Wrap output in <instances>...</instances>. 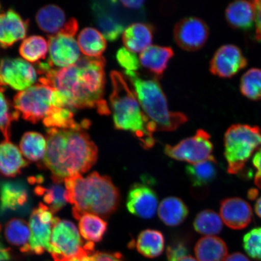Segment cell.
Returning <instances> with one entry per match:
<instances>
[{
  "label": "cell",
  "instance_id": "obj_1",
  "mask_svg": "<svg viewBox=\"0 0 261 261\" xmlns=\"http://www.w3.org/2000/svg\"><path fill=\"white\" fill-rule=\"evenodd\" d=\"M106 61L99 57H81L69 67L54 68L50 64L38 63L40 83L57 90L63 96L70 109H95L101 115L110 110L104 99Z\"/></svg>",
  "mask_w": 261,
  "mask_h": 261
},
{
  "label": "cell",
  "instance_id": "obj_2",
  "mask_svg": "<svg viewBox=\"0 0 261 261\" xmlns=\"http://www.w3.org/2000/svg\"><path fill=\"white\" fill-rule=\"evenodd\" d=\"M84 129H47L44 163L54 182L89 171L97 162V146Z\"/></svg>",
  "mask_w": 261,
  "mask_h": 261
},
{
  "label": "cell",
  "instance_id": "obj_3",
  "mask_svg": "<svg viewBox=\"0 0 261 261\" xmlns=\"http://www.w3.org/2000/svg\"><path fill=\"white\" fill-rule=\"evenodd\" d=\"M64 181L67 203L73 205V215L78 220L86 214L107 218L119 206V189L108 176L94 172L86 177L77 175Z\"/></svg>",
  "mask_w": 261,
  "mask_h": 261
},
{
  "label": "cell",
  "instance_id": "obj_4",
  "mask_svg": "<svg viewBox=\"0 0 261 261\" xmlns=\"http://www.w3.org/2000/svg\"><path fill=\"white\" fill-rule=\"evenodd\" d=\"M112 93L110 97L114 128L129 132L145 149L155 145L156 127L143 112L135 91L129 88L123 74L118 71L110 73Z\"/></svg>",
  "mask_w": 261,
  "mask_h": 261
},
{
  "label": "cell",
  "instance_id": "obj_5",
  "mask_svg": "<svg viewBox=\"0 0 261 261\" xmlns=\"http://www.w3.org/2000/svg\"><path fill=\"white\" fill-rule=\"evenodd\" d=\"M143 112L159 132H174L188 120L184 113L169 110L168 101L156 79H144L136 71H125Z\"/></svg>",
  "mask_w": 261,
  "mask_h": 261
},
{
  "label": "cell",
  "instance_id": "obj_6",
  "mask_svg": "<svg viewBox=\"0 0 261 261\" xmlns=\"http://www.w3.org/2000/svg\"><path fill=\"white\" fill-rule=\"evenodd\" d=\"M261 147V130L257 126L237 123L224 135V156L227 171L237 174L242 171L253 152Z\"/></svg>",
  "mask_w": 261,
  "mask_h": 261
},
{
  "label": "cell",
  "instance_id": "obj_7",
  "mask_svg": "<svg viewBox=\"0 0 261 261\" xmlns=\"http://www.w3.org/2000/svg\"><path fill=\"white\" fill-rule=\"evenodd\" d=\"M13 106L27 121L36 123L50 115L58 106L56 90L44 84L34 85L16 94Z\"/></svg>",
  "mask_w": 261,
  "mask_h": 261
},
{
  "label": "cell",
  "instance_id": "obj_8",
  "mask_svg": "<svg viewBox=\"0 0 261 261\" xmlns=\"http://www.w3.org/2000/svg\"><path fill=\"white\" fill-rule=\"evenodd\" d=\"M50 253L55 261H71L94 249L93 243L84 244L80 231L70 221L55 217L51 237Z\"/></svg>",
  "mask_w": 261,
  "mask_h": 261
},
{
  "label": "cell",
  "instance_id": "obj_9",
  "mask_svg": "<svg viewBox=\"0 0 261 261\" xmlns=\"http://www.w3.org/2000/svg\"><path fill=\"white\" fill-rule=\"evenodd\" d=\"M213 148L210 134L198 129L194 136L181 140L177 145H166L165 153L171 159L195 164L214 156Z\"/></svg>",
  "mask_w": 261,
  "mask_h": 261
},
{
  "label": "cell",
  "instance_id": "obj_10",
  "mask_svg": "<svg viewBox=\"0 0 261 261\" xmlns=\"http://www.w3.org/2000/svg\"><path fill=\"white\" fill-rule=\"evenodd\" d=\"M37 71L23 59L5 58L0 60V87L23 91L34 86Z\"/></svg>",
  "mask_w": 261,
  "mask_h": 261
},
{
  "label": "cell",
  "instance_id": "obj_11",
  "mask_svg": "<svg viewBox=\"0 0 261 261\" xmlns=\"http://www.w3.org/2000/svg\"><path fill=\"white\" fill-rule=\"evenodd\" d=\"M46 205L40 203L32 212L29 220L31 237L29 246L30 252L41 254L51 249V237L55 217Z\"/></svg>",
  "mask_w": 261,
  "mask_h": 261
},
{
  "label": "cell",
  "instance_id": "obj_12",
  "mask_svg": "<svg viewBox=\"0 0 261 261\" xmlns=\"http://www.w3.org/2000/svg\"><path fill=\"white\" fill-rule=\"evenodd\" d=\"M210 29L201 19L189 16L181 19L175 24L174 40L182 50L194 51L204 46L206 42Z\"/></svg>",
  "mask_w": 261,
  "mask_h": 261
},
{
  "label": "cell",
  "instance_id": "obj_13",
  "mask_svg": "<svg viewBox=\"0 0 261 261\" xmlns=\"http://www.w3.org/2000/svg\"><path fill=\"white\" fill-rule=\"evenodd\" d=\"M74 37L63 31L49 36L48 62L52 67H69L80 60L81 50Z\"/></svg>",
  "mask_w": 261,
  "mask_h": 261
},
{
  "label": "cell",
  "instance_id": "obj_14",
  "mask_svg": "<svg viewBox=\"0 0 261 261\" xmlns=\"http://www.w3.org/2000/svg\"><path fill=\"white\" fill-rule=\"evenodd\" d=\"M247 64V58L239 47L225 44L215 52L211 61L210 71L215 76L229 78L243 69Z\"/></svg>",
  "mask_w": 261,
  "mask_h": 261
},
{
  "label": "cell",
  "instance_id": "obj_15",
  "mask_svg": "<svg viewBox=\"0 0 261 261\" xmlns=\"http://www.w3.org/2000/svg\"><path fill=\"white\" fill-rule=\"evenodd\" d=\"M126 205L130 214L143 219H150L158 210V195L148 185L137 182L129 189Z\"/></svg>",
  "mask_w": 261,
  "mask_h": 261
},
{
  "label": "cell",
  "instance_id": "obj_16",
  "mask_svg": "<svg viewBox=\"0 0 261 261\" xmlns=\"http://www.w3.org/2000/svg\"><path fill=\"white\" fill-rule=\"evenodd\" d=\"M116 2H94L91 5L97 27L107 40H117L125 29L116 15Z\"/></svg>",
  "mask_w": 261,
  "mask_h": 261
},
{
  "label": "cell",
  "instance_id": "obj_17",
  "mask_svg": "<svg viewBox=\"0 0 261 261\" xmlns=\"http://www.w3.org/2000/svg\"><path fill=\"white\" fill-rule=\"evenodd\" d=\"M28 21L15 10H5L0 4V46L7 48L25 38Z\"/></svg>",
  "mask_w": 261,
  "mask_h": 261
},
{
  "label": "cell",
  "instance_id": "obj_18",
  "mask_svg": "<svg viewBox=\"0 0 261 261\" xmlns=\"http://www.w3.org/2000/svg\"><path fill=\"white\" fill-rule=\"evenodd\" d=\"M220 212L225 224L234 230L246 228L253 218L252 207L240 198H226L222 201Z\"/></svg>",
  "mask_w": 261,
  "mask_h": 261
},
{
  "label": "cell",
  "instance_id": "obj_19",
  "mask_svg": "<svg viewBox=\"0 0 261 261\" xmlns=\"http://www.w3.org/2000/svg\"><path fill=\"white\" fill-rule=\"evenodd\" d=\"M225 16L227 23L233 29L248 30L252 28L256 19L254 1L231 2L226 9Z\"/></svg>",
  "mask_w": 261,
  "mask_h": 261
},
{
  "label": "cell",
  "instance_id": "obj_20",
  "mask_svg": "<svg viewBox=\"0 0 261 261\" xmlns=\"http://www.w3.org/2000/svg\"><path fill=\"white\" fill-rule=\"evenodd\" d=\"M153 40L151 25L136 22L128 26L122 34L124 46L133 53H141L148 48Z\"/></svg>",
  "mask_w": 261,
  "mask_h": 261
},
{
  "label": "cell",
  "instance_id": "obj_21",
  "mask_svg": "<svg viewBox=\"0 0 261 261\" xmlns=\"http://www.w3.org/2000/svg\"><path fill=\"white\" fill-rule=\"evenodd\" d=\"M21 150L11 141L0 143V174L8 177H15L22 169L28 165Z\"/></svg>",
  "mask_w": 261,
  "mask_h": 261
},
{
  "label": "cell",
  "instance_id": "obj_22",
  "mask_svg": "<svg viewBox=\"0 0 261 261\" xmlns=\"http://www.w3.org/2000/svg\"><path fill=\"white\" fill-rule=\"evenodd\" d=\"M29 195L24 185L6 181L0 185V213L15 211L27 203Z\"/></svg>",
  "mask_w": 261,
  "mask_h": 261
},
{
  "label": "cell",
  "instance_id": "obj_23",
  "mask_svg": "<svg viewBox=\"0 0 261 261\" xmlns=\"http://www.w3.org/2000/svg\"><path fill=\"white\" fill-rule=\"evenodd\" d=\"M174 56L172 48L151 45L139 55L140 64L156 76L164 73L168 62Z\"/></svg>",
  "mask_w": 261,
  "mask_h": 261
},
{
  "label": "cell",
  "instance_id": "obj_24",
  "mask_svg": "<svg viewBox=\"0 0 261 261\" xmlns=\"http://www.w3.org/2000/svg\"><path fill=\"white\" fill-rule=\"evenodd\" d=\"M194 251L198 261H225L228 253L224 241L215 236L201 238L196 244Z\"/></svg>",
  "mask_w": 261,
  "mask_h": 261
},
{
  "label": "cell",
  "instance_id": "obj_25",
  "mask_svg": "<svg viewBox=\"0 0 261 261\" xmlns=\"http://www.w3.org/2000/svg\"><path fill=\"white\" fill-rule=\"evenodd\" d=\"M186 172L193 188L207 187L216 178L218 163L214 156L206 161L186 166Z\"/></svg>",
  "mask_w": 261,
  "mask_h": 261
},
{
  "label": "cell",
  "instance_id": "obj_26",
  "mask_svg": "<svg viewBox=\"0 0 261 261\" xmlns=\"http://www.w3.org/2000/svg\"><path fill=\"white\" fill-rule=\"evenodd\" d=\"M36 21L39 28L49 36L58 34L67 22L63 10L55 5H45L40 9L36 15Z\"/></svg>",
  "mask_w": 261,
  "mask_h": 261
},
{
  "label": "cell",
  "instance_id": "obj_27",
  "mask_svg": "<svg viewBox=\"0 0 261 261\" xmlns=\"http://www.w3.org/2000/svg\"><path fill=\"white\" fill-rule=\"evenodd\" d=\"M160 219L166 226L175 227L181 224L189 214L188 208L180 198L170 197L163 199L158 207Z\"/></svg>",
  "mask_w": 261,
  "mask_h": 261
},
{
  "label": "cell",
  "instance_id": "obj_28",
  "mask_svg": "<svg viewBox=\"0 0 261 261\" xmlns=\"http://www.w3.org/2000/svg\"><path fill=\"white\" fill-rule=\"evenodd\" d=\"M80 50L85 56L99 57L106 50L107 41L99 31L93 28L82 30L77 37Z\"/></svg>",
  "mask_w": 261,
  "mask_h": 261
},
{
  "label": "cell",
  "instance_id": "obj_29",
  "mask_svg": "<svg viewBox=\"0 0 261 261\" xmlns=\"http://www.w3.org/2000/svg\"><path fill=\"white\" fill-rule=\"evenodd\" d=\"M5 234L6 240L13 246L20 247L22 252H30L31 230L27 222L21 218H13L6 224Z\"/></svg>",
  "mask_w": 261,
  "mask_h": 261
},
{
  "label": "cell",
  "instance_id": "obj_30",
  "mask_svg": "<svg viewBox=\"0 0 261 261\" xmlns=\"http://www.w3.org/2000/svg\"><path fill=\"white\" fill-rule=\"evenodd\" d=\"M136 246L137 250L143 256L149 258H154L161 255L164 250V237L158 230H143L139 234Z\"/></svg>",
  "mask_w": 261,
  "mask_h": 261
},
{
  "label": "cell",
  "instance_id": "obj_31",
  "mask_svg": "<svg viewBox=\"0 0 261 261\" xmlns=\"http://www.w3.org/2000/svg\"><path fill=\"white\" fill-rule=\"evenodd\" d=\"M79 221L80 232L84 239L93 243L102 240L107 230V223L103 218L96 215L86 214Z\"/></svg>",
  "mask_w": 261,
  "mask_h": 261
},
{
  "label": "cell",
  "instance_id": "obj_32",
  "mask_svg": "<svg viewBox=\"0 0 261 261\" xmlns=\"http://www.w3.org/2000/svg\"><path fill=\"white\" fill-rule=\"evenodd\" d=\"M22 154L31 161L44 159L47 150V140L37 132L25 133L19 143Z\"/></svg>",
  "mask_w": 261,
  "mask_h": 261
},
{
  "label": "cell",
  "instance_id": "obj_33",
  "mask_svg": "<svg viewBox=\"0 0 261 261\" xmlns=\"http://www.w3.org/2000/svg\"><path fill=\"white\" fill-rule=\"evenodd\" d=\"M48 49V42L44 37L32 35L22 41L19 51L25 61L34 63L45 59Z\"/></svg>",
  "mask_w": 261,
  "mask_h": 261
},
{
  "label": "cell",
  "instance_id": "obj_34",
  "mask_svg": "<svg viewBox=\"0 0 261 261\" xmlns=\"http://www.w3.org/2000/svg\"><path fill=\"white\" fill-rule=\"evenodd\" d=\"M194 227L198 233L205 236H214L223 229V220L217 212L205 210L199 213L194 221Z\"/></svg>",
  "mask_w": 261,
  "mask_h": 261
},
{
  "label": "cell",
  "instance_id": "obj_35",
  "mask_svg": "<svg viewBox=\"0 0 261 261\" xmlns=\"http://www.w3.org/2000/svg\"><path fill=\"white\" fill-rule=\"evenodd\" d=\"M5 90L4 88L0 87V132L4 136L6 141H10L12 123L18 120L20 115L15 109L13 103L6 97Z\"/></svg>",
  "mask_w": 261,
  "mask_h": 261
},
{
  "label": "cell",
  "instance_id": "obj_36",
  "mask_svg": "<svg viewBox=\"0 0 261 261\" xmlns=\"http://www.w3.org/2000/svg\"><path fill=\"white\" fill-rule=\"evenodd\" d=\"M241 93L250 100H261V69L253 68L246 71L240 82Z\"/></svg>",
  "mask_w": 261,
  "mask_h": 261
},
{
  "label": "cell",
  "instance_id": "obj_37",
  "mask_svg": "<svg viewBox=\"0 0 261 261\" xmlns=\"http://www.w3.org/2000/svg\"><path fill=\"white\" fill-rule=\"evenodd\" d=\"M44 202L50 205L52 213H57L67 203L66 190L59 182H55L47 189L44 188Z\"/></svg>",
  "mask_w": 261,
  "mask_h": 261
},
{
  "label": "cell",
  "instance_id": "obj_38",
  "mask_svg": "<svg viewBox=\"0 0 261 261\" xmlns=\"http://www.w3.org/2000/svg\"><path fill=\"white\" fill-rule=\"evenodd\" d=\"M243 246L250 257L261 260V227L253 228L244 236Z\"/></svg>",
  "mask_w": 261,
  "mask_h": 261
},
{
  "label": "cell",
  "instance_id": "obj_39",
  "mask_svg": "<svg viewBox=\"0 0 261 261\" xmlns=\"http://www.w3.org/2000/svg\"><path fill=\"white\" fill-rule=\"evenodd\" d=\"M116 59L120 66L125 71H136L140 67L139 58L135 53L125 47L120 48L117 52Z\"/></svg>",
  "mask_w": 261,
  "mask_h": 261
},
{
  "label": "cell",
  "instance_id": "obj_40",
  "mask_svg": "<svg viewBox=\"0 0 261 261\" xmlns=\"http://www.w3.org/2000/svg\"><path fill=\"white\" fill-rule=\"evenodd\" d=\"M71 261H125L119 253L95 252L94 250L88 251L83 255Z\"/></svg>",
  "mask_w": 261,
  "mask_h": 261
},
{
  "label": "cell",
  "instance_id": "obj_41",
  "mask_svg": "<svg viewBox=\"0 0 261 261\" xmlns=\"http://www.w3.org/2000/svg\"><path fill=\"white\" fill-rule=\"evenodd\" d=\"M188 249L184 243H173L168 247L167 254L169 261H179L184 257L188 256Z\"/></svg>",
  "mask_w": 261,
  "mask_h": 261
},
{
  "label": "cell",
  "instance_id": "obj_42",
  "mask_svg": "<svg viewBox=\"0 0 261 261\" xmlns=\"http://www.w3.org/2000/svg\"><path fill=\"white\" fill-rule=\"evenodd\" d=\"M253 164L257 169L254 182L257 187L261 189V147L253 156Z\"/></svg>",
  "mask_w": 261,
  "mask_h": 261
},
{
  "label": "cell",
  "instance_id": "obj_43",
  "mask_svg": "<svg viewBox=\"0 0 261 261\" xmlns=\"http://www.w3.org/2000/svg\"><path fill=\"white\" fill-rule=\"evenodd\" d=\"M256 6V40L261 42V0L254 1Z\"/></svg>",
  "mask_w": 261,
  "mask_h": 261
},
{
  "label": "cell",
  "instance_id": "obj_44",
  "mask_svg": "<svg viewBox=\"0 0 261 261\" xmlns=\"http://www.w3.org/2000/svg\"><path fill=\"white\" fill-rule=\"evenodd\" d=\"M120 4L123 6V7L129 9H139L142 8L144 5L145 1L143 0H136V1H120Z\"/></svg>",
  "mask_w": 261,
  "mask_h": 261
},
{
  "label": "cell",
  "instance_id": "obj_45",
  "mask_svg": "<svg viewBox=\"0 0 261 261\" xmlns=\"http://www.w3.org/2000/svg\"><path fill=\"white\" fill-rule=\"evenodd\" d=\"M225 261H250L248 257L243 253L239 252L234 253L230 254L227 257Z\"/></svg>",
  "mask_w": 261,
  "mask_h": 261
},
{
  "label": "cell",
  "instance_id": "obj_46",
  "mask_svg": "<svg viewBox=\"0 0 261 261\" xmlns=\"http://www.w3.org/2000/svg\"><path fill=\"white\" fill-rule=\"evenodd\" d=\"M11 257V253H10V249H6L0 244V261H6L10 259Z\"/></svg>",
  "mask_w": 261,
  "mask_h": 261
},
{
  "label": "cell",
  "instance_id": "obj_47",
  "mask_svg": "<svg viewBox=\"0 0 261 261\" xmlns=\"http://www.w3.org/2000/svg\"><path fill=\"white\" fill-rule=\"evenodd\" d=\"M255 212L257 216L261 218V197L257 200L255 204Z\"/></svg>",
  "mask_w": 261,
  "mask_h": 261
},
{
  "label": "cell",
  "instance_id": "obj_48",
  "mask_svg": "<svg viewBox=\"0 0 261 261\" xmlns=\"http://www.w3.org/2000/svg\"><path fill=\"white\" fill-rule=\"evenodd\" d=\"M257 195H258V192H257L256 189H251L249 192V194H248V197L251 200H254V198L257 197Z\"/></svg>",
  "mask_w": 261,
  "mask_h": 261
},
{
  "label": "cell",
  "instance_id": "obj_49",
  "mask_svg": "<svg viewBox=\"0 0 261 261\" xmlns=\"http://www.w3.org/2000/svg\"><path fill=\"white\" fill-rule=\"evenodd\" d=\"M179 261H198L197 259H195L194 257H192L191 256H187L184 258L181 259Z\"/></svg>",
  "mask_w": 261,
  "mask_h": 261
},
{
  "label": "cell",
  "instance_id": "obj_50",
  "mask_svg": "<svg viewBox=\"0 0 261 261\" xmlns=\"http://www.w3.org/2000/svg\"><path fill=\"white\" fill-rule=\"evenodd\" d=\"M0 230H1V226H0Z\"/></svg>",
  "mask_w": 261,
  "mask_h": 261
}]
</instances>
